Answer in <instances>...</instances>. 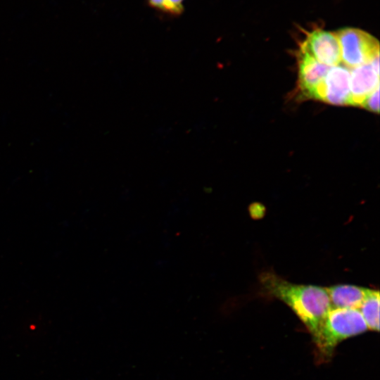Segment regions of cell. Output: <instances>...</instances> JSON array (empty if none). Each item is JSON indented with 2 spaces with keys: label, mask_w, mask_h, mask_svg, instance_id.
Returning a JSON list of instances; mask_svg holds the SVG:
<instances>
[{
  "label": "cell",
  "mask_w": 380,
  "mask_h": 380,
  "mask_svg": "<svg viewBox=\"0 0 380 380\" xmlns=\"http://www.w3.org/2000/svg\"><path fill=\"white\" fill-rule=\"evenodd\" d=\"M262 290L287 305L312 336L332 308L326 288L291 283L274 272L260 274Z\"/></svg>",
  "instance_id": "obj_1"
},
{
  "label": "cell",
  "mask_w": 380,
  "mask_h": 380,
  "mask_svg": "<svg viewBox=\"0 0 380 380\" xmlns=\"http://www.w3.org/2000/svg\"><path fill=\"white\" fill-rule=\"evenodd\" d=\"M367 330L358 309L332 308L312 336L319 359H329L339 343Z\"/></svg>",
  "instance_id": "obj_2"
},
{
  "label": "cell",
  "mask_w": 380,
  "mask_h": 380,
  "mask_svg": "<svg viewBox=\"0 0 380 380\" xmlns=\"http://www.w3.org/2000/svg\"><path fill=\"white\" fill-rule=\"evenodd\" d=\"M341 49V61L350 69L370 63L379 56V41L368 32L354 27L336 32Z\"/></svg>",
  "instance_id": "obj_3"
},
{
  "label": "cell",
  "mask_w": 380,
  "mask_h": 380,
  "mask_svg": "<svg viewBox=\"0 0 380 380\" xmlns=\"http://www.w3.org/2000/svg\"><path fill=\"white\" fill-rule=\"evenodd\" d=\"M350 69L337 65L330 68L317 89L314 99L337 106H353L350 88Z\"/></svg>",
  "instance_id": "obj_4"
},
{
  "label": "cell",
  "mask_w": 380,
  "mask_h": 380,
  "mask_svg": "<svg viewBox=\"0 0 380 380\" xmlns=\"http://www.w3.org/2000/svg\"><path fill=\"white\" fill-rule=\"evenodd\" d=\"M300 50L329 67L339 65L341 62L340 45L336 32L319 29L312 30L308 33Z\"/></svg>",
  "instance_id": "obj_5"
},
{
  "label": "cell",
  "mask_w": 380,
  "mask_h": 380,
  "mask_svg": "<svg viewBox=\"0 0 380 380\" xmlns=\"http://www.w3.org/2000/svg\"><path fill=\"white\" fill-rule=\"evenodd\" d=\"M298 88L303 96L314 99L319 86L331 67L323 65L307 53H298Z\"/></svg>",
  "instance_id": "obj_6"
},
{
  "label": "cell",
  "mask_w": 380,
  "mask_h": 380,
  "mask_svg": "<svg viewBox=\"0 0 380 380\" xmlns=\"http://www.w3.org/2000/svg\"><path fill=\"white\" fill-rule=\"evenodd\" d=\"M379 87V72L370 63L350 69V88L353 106H361L367 96Z\"/></svg>",
  "instance_id": "obj_7"
},
{
  "label": "cell",
  "mask_w": 380,
  "mask_h": 380,
  "mask_svg": "<svg viewBox=\"0 0 380 380\" xmlns=\"http://www.w3.org/2000/svg\"><path fill=\"white\" fill-rule=\"evenodd\" d=\"M332 308L359 309L369 289L339 284L326 288Z\"/></svg>",
  "instance_id": "obj_8"
},
{
  "label": "cell",
  "mask_w": 380,
  "mask_h": 380,
  "mask_svg": "<svg viewBox=\"0 0 380 380\" xmlns=\"http://www.w3.org/2000/svg\"><path fill=\"white\" fill-rule=\"evenodd\" d=\"M379 291L369 289L359 308L369 330L379 331Z\"/></svg>",
  "instance_id": "obj_9"
},
{
  "label": "cell",
  "mask_w": 380,
  "mask_h": 380,
  "mask_svg": "<svg viewBox=\"0 0 380 380\" xmlns=\"http://www.w3.org/2000/svg\"><path fill=\"white\" fill-rule=\"evenodd\" d=\"M150 8L157 12L172 17L177 18L184 11V0H146Z\"/></svg>",
  "instance_id": "obj_10"
},
{
  "label": "cell",
  "mask_w": 380,
  "mask_h": 380,
  "mask_svg": "<svg viewBox=\"0 0 380 380\" xmlns=\"http://www.w3.org/2000/svg\"><path fill=\"white\" fill-rule=\"evenodd\" d=\"M379 87L370 93L362 103L361 107L373 113H379Z\"/></svg>",
  "instance_id": "obj_11"
}]
</instances>
